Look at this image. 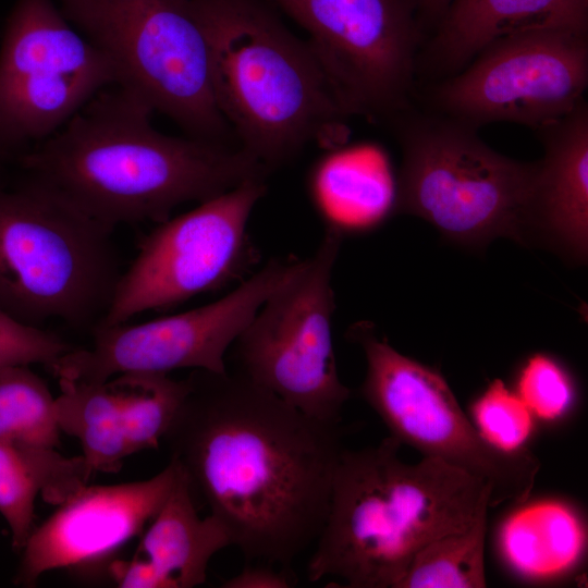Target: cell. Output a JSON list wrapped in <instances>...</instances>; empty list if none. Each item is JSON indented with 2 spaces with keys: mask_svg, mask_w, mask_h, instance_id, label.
<instances>
[{
  "mask_svg": "<svg viewBox=\"0 0 588 588\" xmlns=\"http://www.w3.org/2000/svg\"><path fill=\"white\" fill-rule=\"evenodd\" d=\"M54 413L61 432L75 437L89 474L117 473L130 455L113 380L87 383L58 379Z\"/></svg>",
  "mask_w": 588,
  "mask_h": 588,
  "instance_id": "cell-22",
  "label": "cell"
},
{
  "mask_svg": "<svg viewBox=\"0 0 588 588\" xmlns=\"http://www.w3.org/2000/svg\"><path fill=\"white\" fill-rule=\"evenodd\" d=\"M474 425L493 448L515 453L524 445L535 428V417L502 380L494 379L477 397L471 407Z\"/></svg>",
  "mask_w": 588,
  "mask_h": 588,
  "instance_id": "cell-26",
  "label": "cell"
},
{
  "mask_svg": "<svg viewBox=\"0 0 588 588\" xmlns=\"http://www.w3.org/2000/svg\"><path fill=\"white\" fill-rule=\"evenodd\" d=\"M498 549L517 576L531 581L556 579L581 564L587 549L586 522L565 501L526 500L501 523Z\"/></svg>",
  "mask_w": 588,
  "mask_h": 588,
  "instance_id": "cell-19",
  "label": "cell"
},
{
  "mask_svg": "<svg viewBox=\"0 0 588 588\" xmlns=\"http://www.w3.org/2000/svg\"><path fill=\"white\" fill-rule=\"evenodd\" d=\"M82 455L65 457L56 448H15L0 442V513L11 531L12 546L22 550L34 526L38 494L59 505L88 485Z\"/></svg>",
  "mask_w": 588,
  "mask_h": 588,
  "instance_id": "cell-21",
  "label": "cell"
},
{
  "mask_svg": "<svg viewBox=\"0 0 588 588\" xmlns=\"http://www.w3.org/2000/svg\"><path fill=\"white\" fill-rule=\"evenodd\" d=\"M152 113L132 93L106 88L19 156L20 164L28 177L112 230L158 224L182 204L268 175V168L240 146L157 131Z\"/></svg>",
  "mask_w": 588,
  "mask_h": 588,
  "instance_id": "cell-2",
  "label": "cell"
},
{
  "mask_svg": "<svg viewBox=\"0 0 588 588\" xmlns=\"http://www.w3.org/2000/svg\"><path fill=\"white\" fill-rule=\"evenodd\" d=\"M163 440L170 461L248 561L289 568L315 544L342 451L310 417L238 372L194 369Z\"/></svg>",
  "mask_w": 588,
  "mask_h": 588,
  "instance_id": "cell-1",
  "label": "cell"
},
{
  "mask_svg": "<svg viewBox=\"0 0 588 588\" xmlns=\"http://www.w3.org/2000/svg\"><path fill=\"white\" fill-rule=\"evenodd\" d=\"M117 85L109 58L53 0H17L0 47V154L37 144Z\"/></svg>",
  "mask_w": 588,
  "mask_h": 588,
  "instance_id": "cell-11",
  "label": "cell"
},
{
  "mask_svg": "<svg viewBox=\"0 0 588 588\" xmlns=\"http://www.w3.org/2000/svg\"><path fill=\"white\" fill-rule=\"evenodd\" d=\"M301 260L271 259L226 295L184 313L142 323L95 326L91 345L73 347L50 370L58 379L87 383L126 372L169 373L184 368L226 372V351Z\"/></svg>",
  "mask_w": 588,
  "mask_h": 588,
  "instance_id": "cell-13",
  "label": "cell"
},
{
  "mask_svg": "<svg viewBox=\"0 0 588 588\" xmlns=\"http://www.w3.org/2000/svg\"><path fill=\"white\" fill-rule=\"evenodd\" d=\"M451 0H418L420 15L429 21L439 22Z\"/></svg>",
  "mask_w": 588,
  "mask_h": 588,
  "instance_id": "cell-30",
  "label": "cell"
},
{
  "mask_svg": "<svg viewBox=\"0 0 588 588\" xmlns=\"http://www.w3.org/2000/svg\"><path fill=\"white\" fill-rule=\"evenodd\" d=\"M332 149L309 175L310 195L327 226L344 235L393 213L395 182L383 155L372 147Z\"/></svg>",
  "mask_w": 588,
  "mask_h": 588,
  "instance_id": "cell-20",
  "label": "cell"
},
{
  "mask_svg": "<svg viewBox=\"0 0 588 588\" xmlns=\"http://www.w3.org/2000/svg\"><path fill=\"white\" fill-rule=\"evenodd\" d=\"M544 154L538 163L534 217L536 244L573 264L588 254V109L583 101L538 130Z\"/></svg>",
  "mask_w": 588,
  "mask_h": 588,
  "instance_id": "cell-17",
  "label": "cell"
},
{
  "mask_svg": "<svg viewBox=\"0 0 588 588\" xmlns=\"http://www.w3.org/2000/svg\"><path fill=\"white\" fill-rule=\"evenodd\" d=\"M54 396L28 366L0 370V442L15 448H57Z\"/></svg>",
  "mask_w": 588,
  "mask_h": 588,
  "instance_id": "cell-24",
  "label": "cell"
},
{
  "mask_svg": "<svg viewBox=\"0 0 588 588\" xmlns=\"http://www.w3.org/2000/svg\"><path fill=\"white\" fill-rule=\"evenodd\" d=\"M515 393L535 418L556 420L571 408L575 389L566 370L544 354L530 356L522 366Z\"/></svg>",
  "mask_w": 588,
  "mask_h": 588,
  "instance_id": "cell-27",
  "label": "cell"
},
{
  "mask_svg": "<svg viewBox=\"0 0 588 588\" xmlns=\"http://www.w3.org/2000/svg\"><path fill=\"white\" fill-rule=\"evenodd\" d=\"M393 121L402 149L393 213L422 218L465 247L497 237L536 244L537 162L497 152L475 127L442 114L405 111Z\"/></svg>",
  "mask_w": 588,
  "mask_h": 588,
  "instance_id": "cell-5",
  "label": "cell"
},
{
  "mask_svg": "<svg viewBox=\"0 0 588 588\" xmlns=\"http://www.w3.org/2000/svg\"><path fill=\"white\" fill-rule=\"evenodd\" d=\"M208 49L216 105L240 147L268 170L308 144L339 147L347 113L307 40L269 0H192Z\"/></svg>",
  "mask_w": 588,
  "mask_h": 588,
  "instance_id": "cell-4",
  "label": "cell"
},
{
  "mask_svg": "<svg viewBox=\"0 0 588 588\" xmlns=\"http://www.w3.org/2000/svg\"><path fill=\"white\" fill-rule=\"evenodd\" d=\"M111 379L120 399L130 455L158 448L187 393V379L151 372H126Z\"/></svg>",
  "mask_w": 588,
  "mask_h": 588,
  "instance_id": "cell-25",
  "label": "cell"
},
{
  "mask_svg": "<svg viewBox=\"0 0 588 588\" xmlns=\"http://www.w3.org/2000/svg\"><path fill=\"white\" fill-rule=\"evenodd\" d=\"M392 436L342 451L307 578L351 588H397L414 555L490 509V487L439 461L408 464Z\"/></svg>",
  "mask_w": 588,
  "mask_h": 588,
  "instance_id": "cell-3",
  "label": "cell"
},
{
  "mask_svg": "<svg viewBox=\"0 0 588 588\" xmlns=\"http://www.w3.org/2000/svg\"><path fill=\"white\" fill-rule=\"evenodd\" d=\"M302 26L343 110L393 121L408 108L418 0H269Z\"/></svg>",
  "mask_w": 588,
  "mask_h": 588,
  "instance_id": "cell-12",
  "label": "cell"
},
{
  "mask_svg": "<svg viewBox=\"0 0 588 588\" xmlns=\"http://www.w3.org/2000/svg\"><path fill=\"white\" fill-rule=\"evenodd\" d=\"M59 1L65 19L109 58L117 86L172 119L187 136L232 145L192 0Z\"/></svg>",
  "mask_w": 588,
  "mask_h": 588,
  "instance_id": "cell-7",
  "label": "cell"
},
{
  "mask_svg": "<svg viewBox=\"0 0 588 588\" xmlns=\"http://www.w3.org/2000/svg\"><path fill=\"white\" fill-rule=\"evenodd\" d=\"M140 535L134 558L111 564V574L120 587L201 585L212 556L231 546L226 529L213 515H198L182 469L167 500Z\"/></svg>",
  "mask_w": 588,
  "mask_h": 588,
  "instance_id": "cell-16",
  "label": "cell"
},
{
  "mask_svg": "<svg viewBox=\"0 0 588 588\" xmlns=\"http://www.w3.org/2000/svg\"><path fill=\"white\" fill-rule=\"evenodd\" d=\"M588 0H451L437 23L430 59L458 70L494 41L539 28L587 32Z\"/></svg>",
  "mask_w": 588,
  "mask_h": 588,
  "instance_id": "cell-18",
  "label": "cell"
},
{
  "mask_svg": "<svg viewBox=\"0 0 588 588\" xmlns=\"http://www.w3.org/2000/svg\"><path fill=\"white\" fill-rule=\"evenodd\" d=\"M0 156H1V154H0Z\"/></svg>",
  "mask_w": 588,
  "mask_h": 588,
  "instance_id": "cell-31",
  "label": "cell"
},
{
  "mask_svg": "<svg viewBox=\"0 0 588 588\" xmlns=\"http://www.w3.org/2000/svg\"><path fill=\"white\" fill-rule=\"evenodd\" d=\"M364 351L367 368L359 389L364 400L401 444L464 471L491 489L490 507L529 499L540 469L528 450L506 453L490 445L436 369L393 348L371 322L347 330Z\"/></svg>",
  "mask_w": 588,
  "mask_h": 588,
  "instance_id": "cell-8",
  "label": "cell"
},
{
  "mask_svg": "<svg viewBox=\"0 0 588 588\" xmlns=\"http://www.w3.org/2000/svg\"><path fill=\"white\" fill-rule=\"evenodd\" d=\"M587 32L539 28L501 38L437 87L440 113L471 127L512 122L536 130L584 101Z\"/></svg>",
  "mask_w": 588,
  "mask_h": 588,
  "instance_id": "cell-14",
  "label": "cell"
},
{
  "mask_svg": "<svg viewBox=\"0 0 588 588\" xmlns=\"http://www.w3.org/2000/svg\"><path fill=\"white\" fill-rule=\"evenodd\" d=\"M224 588H289L295 586L287 568L277 569L273 565L261 563L257 566L246 565L235 576L221 585Z\"/></svg>",
  "mask_w": 588,
  "mask_h": 588,
  "instance_id": "cell-29",
  "label": "cell"
},
{
  "mask_svg": "<svg viewBox=\"0 0 588 588\" xmlns=\"http://www.w3.org/2000/svg\"><path fill=\"white\" fill-rule=\"evenodd\" d=\"M72 348L58 335L23 323L0 308V370L33 364L50 368Z\"/></svg>",
  "mask_w": 588,
  "mask_h": 588,
  "instance_id": "cell-28",
  "label": "cell"
},
{
  "mask_svg": "<svg viewBox=\"0 0 588 588\" xmlns=\"http://www.w3.org/2000/svg\"><path fill=\"white\" fill-rule=\"evenodd\" d=\"M343 234L326 228L315 250L234 341L238 373L316 419L341 424L351 390L332 342V271Z\"/></svg>",
  "mask_w": 588,
  "mask_h": 588,
  "instance_id": "cell-9",
  "label": "cell"
},
{
  "mask_svg": "<svg viewBox=\"0 0 588 588\" xmlns=\"http://www.w3.org/2000/svg\"><path fill=\"white\" fill-rule=\"evenodd\" d=\"M488 512L469 527L441 535L413 558L397 588H483Z\"/></svg>",
  "mask_w": 588,
  "mask_h": 588,
  "instance_id": "cell-23",
  "label": "cell"
},
{
  "mask_svg": "<svg viewBox=\"0 0 588 588\" xmlns=\"http://www.w3.org/2000/svg\"><path fill=\"white\" fill-rule=\"evenodd\" d=\"M180 473L170 461L149 479L83 487L33 529L22 549L15 583L33 586L46 572L100 560L140 535Z\"/></svg>",
  "mask_w": 588,
  "mask_h": 588,
  "instance_id": "cell-15",
  "label": "cell"
},
{
  "mask_svg": "<svg viewBox=\"0 0 588 588\" xmlns=\"http://www.w3.org/2000/svg\"><path fill=\"white\" fill-rule=\"evenodd\" d=\"M109 229L28 177L0 183V308L40 327H91L122 274Z\"/></svg>",
  "mask_w": 588,
  "mask_h": 588,
  "instance_id": "cell-6",
  "label": "cell"
},
{
  "mask_svg": "<svg viewBox=\"0 0 588 588\" xmlns=\"http://www.w3.org/2000/svg\"><path fill=\"white\" fill-rule=\"evenodd\" d=\"M266 191L265 179L249 180L158 223L122 271L111 303L96 326L127 322L149 310H168L243 279L258 260L247 223Z\"/></svg>",
  "mask_w": 588,
  "mask_h": 588,
  "instance_id": "cell-10",
  "label": "cell"
}]
</instances>
